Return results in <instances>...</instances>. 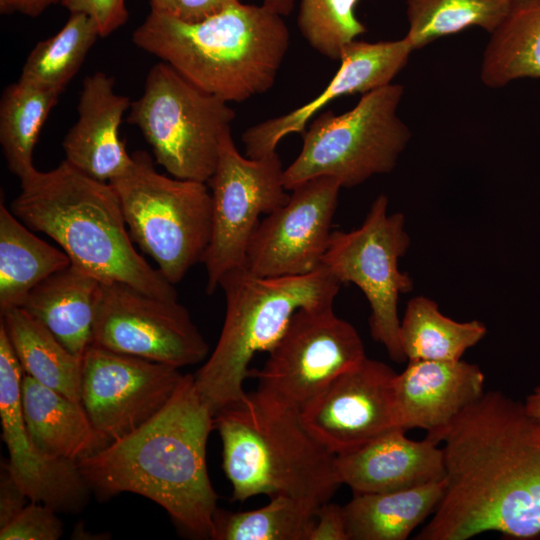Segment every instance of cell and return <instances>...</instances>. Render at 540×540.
Segmentation results:
<instances>
[{"instance_id":"cell-1","label":"cell","mask_w":540,"mask_h":540,"mask_svg":"<svg viewBox=\"0 0 540 540\" xmlns=\"http://www.w3.org/2000/svg\"><path fill=\"white\" fill-rule=\"evenodd\" d=\"M445 490L416 540L540 538V418L484 392L443 433Z\"/></svg>"},{"instance_id":"cell-2","label":"cell","mask_w":540,"mask_h":540,"mask_svg":"<svg viewBox=\"0 0 540 540\" xmlns=\"http://www.w3.org/2000/svg\"><path fill=\"white\" fill-rule=\"evenodd\" d=\"M213 428L214 413L194 375L185 374L155 416L77 466L99 496L138 494L192 535L212 538L218 496L208 475L206 446Z\"/></svg>"},{"instance_id":"cell-3","label":"cell","mask_w":540,"mask_h":540,"mask_svg":"<svg viewBox=\"0 0 540 540\" xmlns=\"http://www.w3.org/2000/svg\"><path fill=\"white\" fill-rule=\"evenodd\" d=\"M11 211L30 229L53 239L71 264L101 282L128 284L146 294L178 300L177 291L134 247L118 195L63 160L20 179Z\"/></svg>"},{"instance_id":"cell-4","label":"cell","mask_w":540,"mask_h":540,"mask_svg":"<svg viewBox=\"0 0 540 540\" xmlns=\"http://www.w3.org/2000/svg\"><path fill=\"white\" fill-rule=\"evenodd\" d=\"M289 40L283 16L240 1L199 22L151 10L132 35L137 47L226 102L271 89Z\"/></svg>"},{"instance_id":"cell-5","label":"cell","mask_w":540,"mask_h":540,"mask_svg":"<svg viewBox=\"0 0 540 540\" xmlns=\"http://www.w3.org/2000/svg\"><path fill=\"white\" fill-rule=\"evenodd\" d=\"M214 425L234 500L282 495L317 510L341 485L336 456L309 433L300 412L261 389L219 410Z\"/></svg>"},{"instance_id":"cell-6","label":"cell","mask_w":540,"mask_h":540,"mask_svg":"<svg viewBox=\"0 0 540 540\" xmlns=\"http://www.w3.org/2000/svg\"><path fill=\"white\" fill-rule=\"evenodd\" d=\"M340 286L323 265L300 276L259 277L239 267L222 277L223 327L213 352L194 375L214 415L244 397L251 360L273 348L293 315L302 308L333 306Z\"/></svg>"},{"instance_id":"cell-7","label":"cell","mask_w":540,"mask_h":540,"mask_svg":"<svg viewBox=\"0 0 540 540\" xmlns=\"http://www.w3.org/2000/svg\"><path fill=\"white\" fill-rule=\"evenodd\" d=\"M403 92L402 85L390 83L363 94L345 113L317 115L302 133L298 156L284 169L286 189L321 176L350 188L390 173L411 137L397 115Z\"/></svg>"},{"instance_id":"cell-8","label":"cell","mask_w":540,"mask_h":540,"mask_svg":"<svg viewBox=\"0 0 540 540\" xmlns=\"http://www.w3.org/2000/svg\"><path fill=\"white\" fill-rule=\"evenodd\" d=\"M109 182L114 187L134 243L149 255L173 285L202 262L212 231V198L205 183L156 171L144 151Z\"/></svg>"},{"instance_id":"cell-9","label":"cell","mask_w":540,"mask_h":540,"mask_svg":"<svg viewBox=\"0 0 540 540\" xmlns=\"http://www.w3.org/2000/svg\"><path fill=\"white\" fill-rule=\"evenodd\" d=\"M235 117L228 102L161 61L149 70L142 95L131 102L127 121L138 127L157 164L171 176L206 183Z\"/></svg>"},{"instance_id":"cell-10","label":"cell","mask_w":540,"mask_h":540,"mask_svg":"<svg viewBox=\"0 0 540 540\" xmlns=\"http://www.w3.org/2000/svg\"><path fill=\"white\" fill-rule=\"evenodd\" d=\"M410 245L402 213H388V198L379 195L360 227L332 231L322 265L341 283L355 284L369 302L372 338L397 363L406 361L400 343L398 300L413 289L399 268Z\"/></svg>"},{"instance_id":"cell-11","label":"cell","mask_w":540,"mask_h":540,"mask_svg":"<svg viewBox=\"0 0 540 540\" xmlns=\"http://www.w3.org/2000/svg\"><path fill=\"white\" fill-rule=\"evenodd\" d=\"M212 231L202 259L207 272V294L219 288L222 277L243 267L249 241L260 216L268 215L289 199L284 169L276 152L261 158L243 156L231 130L222 138L212 177Z\"/></svg>"},{"instance_id":"cell-12","label":"cell","mask_w":540,"mask_h":540,"mask_svg":"<svg viewBox=\"0 0 540 540\" xmlns=\"http://www.w3.org/2000/svg\"><path fill=\"white\" fill-rule=\"evenodd\" d=\"M366 357L355 327L333 306L298 310L259 370L261 389L301 412L338 375Z\"/></svg>"},{"instance_id":"cell-13","label":"cell","mask_w":540,"mask_h":540,"mask_svg":"<svg viewBox=\"0 0 540 540\" xmlns=\"http://www.w3.org/2000/svg\"><path fill=\"white\" fill-rule=\"evenodd\" d=\"M176 368L197 364L209 345L178 302L128 284L101 282L92 344Z\"/></svg>"},{"instance_id":"cell-14","label":"cell","mask_w":540,"mask_h":540,"mask_svg":"<svg viewBox=\"0 0 540 540\" xmlns=\"http://www.w3.org/2000/svg\"><path fill=\"white\" fill-rule=\"evenodd\" d=\"M183 376L174 366L91 345L82 357L81 403L109 444L155 416Z\"/></svg>"},{"instance_id":"cell-15","label":"cell","mask_w":540,"mask_h":540,"mask_svg":"<svg viewBox=\"0 0 540 540\" xmlns=\"http://www.w3.org/2000/svg\"><path fill=\"white\" fill-rule=\"evenodd\" d=\"M341 185L321 176L295 186L256 227L243 267L259 277L300 276L322 265Z\"/></svg>"},{"instance_id":"cell-16","label":"cell","mask_w":540,"mask_h":540,"mask_svg":"<svg viewBox=\"0 0 540 540\" xmlns=\"http://www.w3.org/2000/svg\"><path fill=\"white\" fill-rule=\"evenodd\" d=\"M396 372L367 356L338 375L301 412L303 425L332 454L354 451L395 428Z\"/></svg>"},{"instance_id":"cell-17","label":"cell","mask_w":540,"mask_h":540,"mask_svg":"<svg viewBox=\"0 0 540 540\" xmlns=\"http://www.w3.org/2000/svg\"><path fill=\"white\" fill-rule=\"evenodd\" d=\"M23 369L0 325V419L2 438L9 453L4 464L29 501L58 512H77L86 504L90 488L77 463L51 459L31 444L21 406Z\"/></svg>"},{"instance_id":"cell-18","label":"cell","mask_w":540,"mask_h":540,"mask_svg":"<svg viewBox=\"0 0 540 540\" xmlns=\"http://www.w3.org/2000/svg\"><path fill=\"white\" fill-rule=\"evenodd\" d=\"M412 51L405 37L394 41L351 42L342 53L337 73L317 97L243 132L246 156L261 158L276 152L284 137L293 133L302 134L314 115L331 101L345 95L365 94L390 84L407 64Z\"/></svg>"},{"instance_id":"cell-19","label":"cell","mask_w":540,"mask_h":540,"mask_svg":"<svg viewBox=\"0 0 540 540\" xmlns=\"http://www.w3.org/2000/svg\"><path fill=\"white\" fill-rule=\"evenodd\" d=\"M484 382L481 368L462 359L408 360L392 382L395 425L424 429L439 444L452 422L483 395Z\"/></svg>"},{"instance_id":"cell-20","label":"cell","mask_w":540,"mask_h":540,"mask_svg":"<svg viewBox=\"0 0 540 540\" xmlns=\"http://www.w3.org/2000/svg\"><path fill=\"white\" fill-rule=\"evenodd\" d=\"M130 99L114 91V79L104 72L87 76L77 106L78 119L66 133L65 161L85 175L111 182L133 165L119 129Z\"/></svg>"},{"instance_id":"cell-21","label":"cell","mask_w":540,"mask_h":540,"mask_svg":"<svg viewBox=\"0 0 540 540\" xmlns=\"http://www.w3.org/2000/svg\"><path fill=\"white\" fill-rule=\"evenodd\" d=\"M341 484L354 494L410 489L445 477L444 454L425 437L415 441L395 427L364 446L335 457Z\"/></svg>"},{"instance_id":"cell-22","label":"cell","mask_w":540,"mask_h":540,"mask_svg":"<svg viewBox=\"0 0 540 540\" xmlns=\"http://www.w3.org/2000/svg\"><path fill=\"white\" fill-rule=\"evenodd\" d=\"M21 406L29 440L51 459L77 463L107 444L81 401H74L23 372Z\"/></svg>"},{"instance_id":"cell-23","label":"cell","mask_w":540,"mask_h":540,"mask_svg":"<svg viewBox=\"0 0 540 540\" xmlns=\"http://www.w3.org/2000/svg\"><path fill=\"white\" fill-rule=\"evenodd\" d=\"M101 281L69 265L34 287L19 307L43 323L73 354L82 358L92 344Z\"/></svg>"},{"instance_id":"cell-24","label":"cell","mask_w":540,"mask_h":540,"mask_svg":"<svg viewBox=\"0 0 540 540\" xmlns=\"http://www.w3.org/2000/svg\"><path fill=\"white\" fill-rule=\"evenodd\" d=\"M445 479L418 487L354 494L343 506L349 540H405L435 511Z\"/></svg>"},{"instance_id":"cell-25","label":"cell","mask_w":540,"mask_h":540,"mask_svg":"<svg viewBox=\"0 0 540 540\" xmlns=\"http://www.w3.org/2000/svg\"><path fill=\"white\" fill-rule=\"evenodd\" d=\"M10 208L0 205V312L19 307L27 294L71 261L37 237Z\"/></svg>"},{"instance_id":"cell-26","label":"cell","mask_w":540,"mask_h":540,"mask_svg":"<svg viewBox=\"0 0 540 540\" xmlns=\"http://www.w3.org/2000/svg\"><path fill=\"white\" fill-rule=\"evenodd\" d=\"M1 323L25 374L74 401H81L82 358L21 307L2 312Z\"/></svg>"},{"instance_id":"cell-27","label":"cell","mask_w":540,"mask_h":540,"mask_svg":"<svg viewBox=\"0 0 540 540\" xmlns=\"http://www.w3.org/2000/svg\"><path fill=\"white\" fill-rule=\"evenodd\" d=\"M480 77L491 88L540 77V0H513L509 14L491 33Z\"/></svg>"},{"instance_id":"cell-28","label":"cell","mask_w":540,"mask_h":540,"mask_svg":"<svg viewBox=\"0 0 540 540\" xmlns=\"http://www.w3.org/2000/svg\"><path fill=\"white\" fill-rule=\"evenodd\" d=\"M486 326L478 321H455L440 311L427 297L409 300L400 321V343L408 360L456 361L467 349L486 335Z\"/></svg>"},{"instance_id":"cell-29","label":"cell","mask_w":540,"mask_h":540,"mask_svg":"<svg viewBox=\"0 0 540 540\" xmlns=\"http://www.w3.org/2000/svg\"><path fill=\"white\" fill-rule=\"evenodd\" d=\"M60 94L18 80L0 100V144L7 166L20 179L36 168L33 150Z\"/></svg>"},{"instance_id":"cell-30","label":"cell","mask_w":540,"mask_h":540,"mask_svg":"<svg viewBox=\"0 0 540 540\" xmlns=\"http://www.w3.org/2000/svg\"><path fill=\"white\" fill-rule=\"evenodd\" d=\"M98 37L93 19L84 13H70L61 30L34 46L18 80L61 94Z\"/></svg>"},{"instance_id":"cell-31","label":"cell","mask_w":540,"mask_h":540,"mask_svg":"<svg viewBox=\"0 0 540 540\" xmlns=\"http://www.w3.org/2000/svg\"><path fill=\"white\" fill-rule=\"evenodd\" d=\"M513 0H407L413 50L472 26L494 32L509 14Z\"/></svg>"},{"instance_id":"cell-32","label":"cell","mask_w":540,"mask_h":540,"mask_svg":"<svg viewBox=\"0 0 540 540\" xmlns=\"http://www.w3.org/2000/svg\"><path fill=\"white\" fill-rule=\"evenodd\" d=\"M316 510L282 495L258 509L242 512L216 511L212 539L308 540Z\"/></svg>"},{"instance_id":"cell-33","label":"cell","mask_w":540,"mask_h":540,"mask_svg":"<svg viewBox=\"0 0 540 540\" xmlns=\"http://www.w3.org/2000/svg\"><path fill=\"white\" fill-rule=\"evenodd\" d=\"M359 0H301L297 24L321 55L341 59L345 47L367 31L355 15Z\"/></svg>"},{"instance_id":"cell-34","label":"cell","mask_w":540,"mask_h":540,"mask_svg":"<svg viewBox=\"0 0 540 540\" xmlns=\"http://www.w3.org/2000/svg\"><path fill=\"white\" fill-rule=\"evenodd\" d=\"M51 507L30 501L5 526L1 540H56L62 536L63 524Z\"/></svg>"},{"instance_id":"cell-35","label":"cell","mask_w":540,"mask_h":540,"mask_svg":"<svg viewBox=\"0 0 540 540\" xmlns=\"http://www.w3.org/2000/svg\"><path fill=\"white\" fill-rule=\"evenodd\" d=\"M70 13H84L97 24L100 37H107L128 20L126 0H59Z\"/></svg>"},{"instance_id":"cell-36","label":"cell","mask_w":540,"mask_h":540,"mask_svg":"<svg viewBox=\"0 0 540 540\" xmlns=\"http://www.w3.org/2000/svg\"><path fill=\"white\" fill-rule=\"evenodd\" d=\"M240 0H150L151 10L184 22L205 20Z\"/></svg>"},{"instance_id":"cell-37","label":"cell","mask_w":540,"mask_h":540,"mask_svg":"<svg viewBox=\"0 0 540 540\" xmlns=\"http://www.w3.org/2000/svg\"><path fill=\"white\" fill-rule=\"evenodd\" d=\"M308 540H349L343 506L330 501L320 505Z\"/></svg>"},{"instance_id":"cell-38","label":"cell","mask_w":540,"mask_h":540,"mask_svg":"<svg viewBox=\"0 0 540 540\" xmlns=\"http://www.w3.org/2000/svg\"><path fill=\"white\" fill-rule=\"evenodd\" d=\"M26 499L23 490L4 467L0 481V528L24 508Z\"/></svg>"},{"instance_id":"cell-39","label":"cell","mask_w":540,"mask_h":540,"mask_svg":"<svg viewBox=\"0 0 540 540\" xmlns=\"http://www.w3.org/2000/svg\"><path fill=\"white\" fill-rule=\"evenodd\" d=\"M1 12L18 11L30 17H36L44 12L50 5L59 3V0H1Z\"/></svg>"},{"instance_id":"cell-40","label":"cell","mask_w":540,"mask_h":540,"mask_svg":"<svg viewBox=\"0 0 540 540\" xmlns=\"http://www.w3.org/2000/svg\"><path fill=\"white\" fill-rule=\"evenodd\" d=\"M296 0H262V5L281 16L289 15Z\"/></svg>"},{"instance_id":"cell-41","label":"cell","mask_w":540,"mask_h":540,"mask_svg":"<svg viewBox=\"0 0 540 540\" xmlns=\"http://www.w3.org/2000/svg\"><path fill=\"white\" fill-rule=\"evenodd\" d=\"M523 403L530 415L540 418V385L535 387Z\"/></svg>"}]
</instances>
